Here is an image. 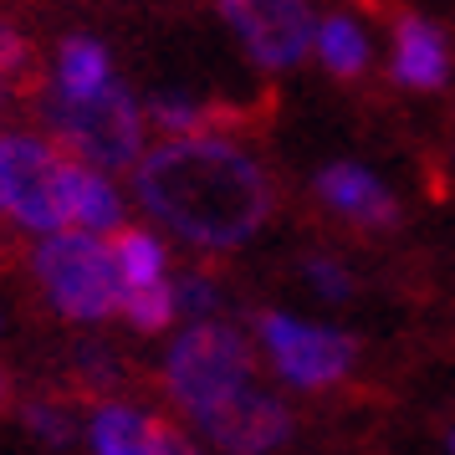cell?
Instances as JSON below:
<instances>
[{"label": "cell", "mask_w": 455, "mask_h": 455, "mask_svg": "<svg viewBox=\"0 0 455 455\" xmlns=\"http://www.w3.org/2000/svg\"><path fill=\"white\" fill-rule=\"evenodd\" d=\"M139 205L195 251H235L276 210L271 174L226 133H185L133 164Z\"/></svg>", "instance_id": "1"}, {"label": "cell", "mask_w": 455, "mask_h": 455, "mask_svg": "<svg viewBox=\"0 0 455 455\" xmlns=\"http://www.w3.org/2000/svg\"><path fill=\"white\" fill-rule=\"evenodd\" d=\"M42 118L52 128V144L62 154L103 169V174L133 169L144 159V133H148L144 103L118 77L103 92H92V98H57V92H46Z\"/></svg>", "instance_id": "2"}, {"label": "cell", "mask_w": 455, "mask_h": 455, "mask_svg": "<svg viewBox=\"0 0 455 455\" xmlns=\"http://www.w3.org/2000/svg\"><path fill=\"white\" fill-rule=\"evenodd\" d=\"M256 373V348L241 328L200 317L189 323L164 353V394L174 410H185L195 425L205 419L215 404H226L230 394H241Z\"/></svg>", "instance_id": "3"}, {"label": "cell", "mask_w": 455, "mask_h": 455, "mask_svg": "<svg viewBox=\"0 0 455 455\" xmlns=\"http://www.w3.org/2000/svg\"><path fill=\"white\" fill-rule=\"evenodd\" d=\"M31 271L42 282L46 302L72 323H108L124 307V276L113 246L92 230H52L31 251Z\"/></svg>", "instance_id": "4"}, {"label": "cell", "mask_w": 455, "mask_h": 455, "mask_svg": "<svg viewBox=\"0 0 455 455\" xmlns=\"http://www.w3.org/2000/svg\"><path fill=\"white\" fill-rule=\"evenodd\" d=\"M256 338H261L276 379L291 384V389H307V394L332 389L358 363V338L353 332L323 328V323H302L291 312H261L256 317Z\"/></svg>", "instance_id": "5"}, {"label": "cell", "mask_w": 455, "mask_h": 455, "mask_svg": "<svg viewBox=\"0 0 455 455\" xmlns=\"http://www.w3.org/2000/svg\"><path fill=\"white\" fill-rule=\"evenodd\" d=\"M57 169H62V148L52 139L0 133V215L31 235L67 230L57 210Z\"/></svg>", "instance_id": "6"}, {"label": "cell", "mask_w": 455, "mask_h": 455, "mask_svg": "<svg viewBox=\"0 0 455 455\" xmlns=\"http://www.w3.org/2000/svg\"><path fill=\"white\" fill-rule=\"evenodd\" d=\"M215 11L261 72H287L307 62L317 36V16L307 0H215Z\"/></svg>", "instance_id": "7"}, {"label": "cell", "mask_w": 455, "mask_h": 455, "mask_svg": "<svg viewBox=\"0 0 455 455\" xmlns=\"http://www.w3.org/2000/svg\"><path fill=\"white\" fill-rule=\"evenodd\" d=\"M200 430H205V440L220 455H267L276 445H287L291 430H297V419H291L282 394L246 384L241 394H230L226 404H215L200 419Z\"/></svg>", "instance_id": "8"}, {"label": "cell", "mask_w": 455, "mask_h": 455, "mask_svg": "<svg viewBox=\"0 0 455 455\" xmlns=\"http://www.w3.org/2000/svg\"><path fill=\"white\" fill-rule=\"evenodd\" d=\"M312 189H317V200H323L332 215H343L353 226H363V230H394L399 226V200H394L389 185L363 164H348V159H343V164H328L312 180Z\"/></svg>", "instance_id": "9"}, {"label": "cell", "mask_w": 455, "mask_h": 455, "mask_svg": "<svg viewBox=\"0 0 455 455\" xmlns=\"http://www.w3.org/2000/svg\"><path fill=\"white\" fill-rule=\"evenodd\" d=\"M57 210H62L67 230L108 235V230L124 226V195L113 189V180L103 169L72 159V154H62V169H57Z\"/></svg>", "instance_id": "10"}, {"label": "cell", "mask_w": 455, "mask_h": 455, "mask_svg": "<svg viewBox=\"0 0 455 455\" xmlns=\"http://www.w3.org/2000/svg\"><path fill=\"white\" fill-rule=\"evenodd\" d=\"M389 72H394L399 87L435 92V87H445V77H451V46H445V36H440L425 16H399Z\"/></svg>", "instance_id": "11"}, {"label": "cell", "mask_w": 455, "mask_h": 455, "mask_svg": "<svg viewBox=\"0 0 455 455\" xmlns=\"http://www.w3.org/2000/svg\"><path fill=\"white\" fill-rule=\"evenodd\" d=\"M92 455H159V414H144L124 399H103L92 410Z\"/></svg>", "instance_id": "12"}, {"label": "cell", "mask_w": 455, "mask_h": 455, "mask_svg": "<svg viewBox=\"0 0 455 455\" xmlns=\"http://www.w3.org/2000/svg\"><path fill=\"white\" fill-rule=\"evenodd\" d=\"M113 83V57L92 36H67L52 62V92L57 98H92Z\"/></svg>", "instance_id": "13"}, {"label": "cell", "mask_w": 455, "mask_h": 455, "mask_svg": "<svg viewBox=\"0 0 455 455\" xmlns=\"http://www.w3.org/2000/svg\"><path fill=\"white\" fill-rule=\"evenodd\" d=\"M312 52H317V62L328 67L332 77H358L363 67H369V36H363V26L343 16V11H332L317 21V36H312Z\"/></svg>", "instance_id": "14"}, {"label": "cell", "mask_w": 455, "mask_h": 455, "mask_svg": "<svg viewBox=\"0 0 455 455\" xmlns=\"http://www.w3.org/2000/svg\"><path fill=\"white\" fill-rule=\"evenodd\" d=\"M113 261H118V276L128 287H148V282H164L169 276V251L164 241L144 226H118L113 230Z\"/></svg>", "instance_id": "15"}, {"label": "cell", "mask_w": 455, "mask_h": 455, "mask_svg": "<svg viewBox=\"0 0 455 455\" xmlns=\"http://www.w3.org/2000/svg\"><path fill=\"white\" fill-rule=\"evenodd\" d=\"M144 118L164 139H185V133H215V108H205L189 92H154L144 103Z\"/></svg>", "instance_id": "16"}, {"label": "cell", "mask_w": 455, "mask_h": 455, "mask_svg": "<svg viewBox=\"0 0 455 455\" xmlns=\"http://www.w3.org/2000/svg\"><path fill=\"white\" fill-rule=\"evenodd\" d=\"M118 317H128L133 332H164L174 317H180V302H174V282H148V287H128Z\"/></svg>", "instance_id": "17"}, {"label": "cell", "mask_w": 455, "mask_h": 455, "mask_svg": "<svg viewBox=\"0 0 455 455\" xmlns=\"http://www.w3.org/2000/svg\"><path fill=\"white\" fill-rule=\"evenodd\" d=\"M21 419H26V430L36 435L42 445H67L72 440V410H67L62 399H26V410H21Z\"/></svg>", "instance_id": "18"}, {"label": "cell", "mask_w": 455, "mask_h": 455, "mask_svg": "<svg viewBox=\"0 0 455 455\" xmlns=\"http://www.w3.org/2000/svg\"><path fill=\"white\" fill-rule=\"evenodd\" d=\"M302 276H307L312 291H317V297H328V302H348L353 287H358V282H353V271L343 267V261H332V256H307V261H302Z\"/></svg>", "instance_id": "19"}, {"label": "cell", "mask_w": 455, "mask_h": 455, "mask_svg": "<svg viewBox=\"0 0 455 455\" xmlns=\"http://www.w3.org/2000/svg\"><path fill=\"white\" fill-rule=\"evenodd\" d=\"M174 302H180V312H189V317L200 323V317H210V312L220 307V287L210 282L205 271H185V276L174 282Z\"/></svg>", "instance_id": "20"}, {"label": "cell", "mask_w": 455, "mask_h": 455, "mask_svg": "<svg viewBox=\"0 0 455 455\" xmlns=\"http://www.w3.org/2000/svg\"><path fill=\"white\" fill-rule=\"evenodd\" d=\"M77 379H83L87 389H113V384L124 379V369H118V358L108 348L87 343V348H77Z\"/></svg>", "instance_id": "21"}, {"label": "cell", "mask_w": 455, "mask_h": 455, "mask_svg": "<svg viewBox=\"0 0 455 455\" xmlns=\"http://www.w3.org/2000/svg\"><path fill=\"white\" fill-rule=\"evenodd\" d=\"M26 67H31V42H26L16 26L0 21V87H11L16 77H26Z\"/></svg>", "instance_id": "22"}, {"label": "cell", "mask_w": 455, "mask_h": 455, "mask_svg": "<svg viewBox=\"0 0 455 455\" xmlns=\"http://www.w3.org/2000/svg\"><path fill=\"white\" fill-rule=\"evenodd\" d=\"M159 455H205L189 435H180L169 419H159Z\"/></svg>", "instance_id": "23"}, {"label": "cell", "mask_w": 455, "mask_h": 455, "mask_svg": "<svg viewBox=\"0 0 455 455\" xmlns=\"http://www.w3.org/2000/svg\"><path fill=\"white\" fill-rule=\"evenodd\" d=\"M5 399H11V373L0 369V404H5Z\"/></svg>", "instance_id": "24"}, {"label": "cell", "mask_w": 455, "mask_h": 455, "mask_svg": "<svg viewBox=\"0 0 455 455\" xmlns=\"http://www.w3.org/2000/svg\"><path fill=\"white\" fill-rule=\"evenodd\" d=\"M451 455H455V430H451Z\"/></svg>", "instance_id": "25"}, {"label": "cell", "mask_w": 455, "mask_h": 455, "mask_svg": "<svg viewBox=\"0 0 455 455\" xmlns=\"http://www.w3.org/2000/svg\"><path fill=\"white\" fill-rule=\"evenodd\" d=\"M0 92H5V87H0Z\"/></svg>", "instance_id": "26"}]
</instances>
